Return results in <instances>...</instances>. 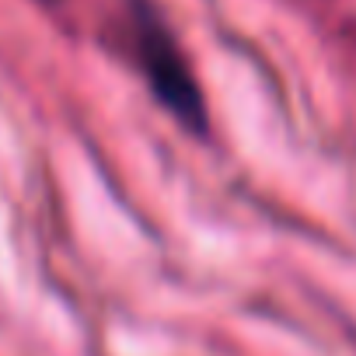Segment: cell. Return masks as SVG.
Segmentation results:
<instances>
[{
    "label": "cell",
    "mask_w": 356,
    "mask_h": 356,
    "mask_svg": "<svg viewBox=\"0 0 356 356\" xmlns=\"http://www.w3.org/2000/svg\"><path fill=\"white\" fill-rule=\"evenodd\" d=\"M133 39H136L140 70L150 81L154 95L168 105V112H175L186 126H203V119H207L203 95L193 81V70H189L182 49H178L175 39L168 35V29L157 18L140 15L133 22Z\"/></svg>",
    "instance_id": "6da1fadb"
}]
</instances>
